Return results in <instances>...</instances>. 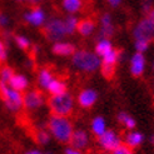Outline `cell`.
<instances>
[{
	"instance_id": "cell-30",
	"label": "cell",
	"mask_w": 154,
	"mask_h": 154,
	"mask_svg": "<svg viewBox=\"0 0 154 154\" xmlns=\"http://www.w3.org/2000/svg\"><path fill=\"white\" fill-rule=\"evenodd\" d=\"M113 154H134L132 152V149H130L128 145H119V147L117 149H114L113 150Z\"/></svg>"
},
{
	"instance_id": "cell-3",
	"label": "cell",
	"mask_w": 154,
	"mask_h": 154,
	"mask_svg": "<svg viewBox=\"0 0 154 154\" xmlns=\"http://www.w3.org/2000/svg\"><path fill=\"white\" fill-rule=\"evenodd\" d=\"M73 64L78 69H82V70L94 72L100 64V60L93 53H89L87 50H80L73 54Z\"/></svg>"
},
{
	"instance_id": "cell-24",
	"label": "cell",
	"mask_w": 154,
	"mask_h": 154,
	"mask_svg": "<svg viewBox=\"0 0 154 154\" xmlns=\"http://www.w3.org/2000/svg\"><path fill=\"white\" fill-rule=\"evenodd\" d=\"M97 53L99 54V55H104V54H106L109 50H112V44L109 40H106V39H102L100 42H99L97 44V48H95Z\"/></svg>"
},
{
	"instance_id": "cell-34",
	"label": "cell",
	"mask_w": 154,
	"mask_h": 154,
	"mask_svg": "<svg viewBox=\"0 0 154 154\" xmlns=\"http://www.w3.org/2000/svg\"><path fill=\"white\" fill-rule=\"evenodd\" d=\"M8 24V19H6V17L5 15H2L0 14V25L2 26H5Z\"/></svg>"
},
{
	"instance_id": "cell-7",
	"label": "cell",
	"mask_w": 154,
	"mask_h": 154,
	"mask_svg": "<svg viewBox=\"0 0 154 154\" xmlns=\"http://www.w3.org/2000/svg\"><path fill=\"white\" fill-rule=\"evenodd\" d=\"M98 142L103 149L109 150V152H113L122 144L120 138L115 134L113 130H105L102 135H99Z\"/></svg>"
},
{
	"instance_id": "cell-38",
	"label": "cell",
	"mask_w": 154,
	"mask_h": 154,
	"mask_svg": "<svg viewBox=\"0 0 154 154\" xmlns=\"http://www.w3.org/2000/svg\"><path fill=\"white\" fill-rule=\"evenodd\" d=\"M150 143H152V144H154V135H152V137H150Z\"/></svg>"
},
{
	"instance_id": "cell-18",
	"label": "cell",
	"mask_w": 154,
	"mask_h": 154,
	"mask_svg": "<svg viewBox=\"0 0 154 154\" xmlns=\"http://www.w3.org/2000/svg\"><path fill=\"white\" fill-rule=\"evenodd\" d=\"M48 90L53 95H60V94L66 93V85H65V83H63L61 80L53 79L48 87Z\"/></svg>"
},
{
	"instance_id": "cell-33",
	"label": "cell",
	"mask_w": 154,
	"mask_h": 154,
	"mask_svg": "<svg viewBox=\"0 0 154 154\" xmlns=\"http://www.w3.org/2000/svg\"><path fill=\"white\" fill-rule=\"evenodd\" d=\"M65 154H82V153H80L79 149L70 147V148H66V149H65Z\"/></svg>"
},
{
	"instance_id": "cell-1",
	"label": "cell",
	"mask_w": 154,
	"mask_h": 154,
	"mask_svg": "<svg viewBox=\"0 0 154 154\" xmlns=\"http://www.w3.org/2000/svg\"><path fill=\"white\" fill-rule=\"evenodd\" d=\"M48 127L50 133L57 140L61 143L70 142V138L73 134V125L65 117H60V115H51Z\"/></svg>"
},
{
	"instance_id": "cell-21",
	"label": "cell",
	"mask_w": 154,
	"mask_h": 154,
	"mask_svg": "<svg viewBox=\"0 0 154 154\" xmlns=\"http://www.w3.org/2000/svg\"><path fill=\"white\" fill-rule=\"evenodd\" d=\"M38 80H39V84L43 88L48 89L49 84L53 80V75H51V73L48 70V69H42L40 73H39V78H38Z\"/></svg>"
},
{
	"instance_id": "cell-31",
	"label": "cell",
	"mask_w": 154,
	"mask_h": 154,
	"mask_svg": "<svg viewBox=\"0 0 154 154\" xmlns=\"http://www.w3.org/2000/svg\"><path fill=\"white\" fill-rule=\"evenodd\" d=\"M135 48H137V50L139 51V53H142V51H144L145 49L148 48V42L137 40V43H135Z\"/></svg>"
},
{
	"instance_id": "cell-11",
	"label": "cell",
	"mask_w": 154,
	"mask_h": 154,
	"mask_svg": "<svg viewBox=\"0 0 154 154\" xmlns=\"http://www.w3.org/2000/svg\"><path fill=\"white\" fill-rule=\"evenodd\" d=\"M97 98H98V95H97V93L94 90L87 89V90H83L82 93L79 94L78 102L83 108H90L97 102Z\"/></svg>"
},
{
	"instance_id": "cell-39",
	"label": "cell",
	"mask_w": 154,
	"mask_h": 154,
	"mask_svg": "<svg viewBox=\"0 0 154 154\" xmlns=\"http://www.w3.org/2000/svg\"><path fill=\"white\" fill-rule=\"evenodd\" d=\"M30 2H33V3H36V2H40V0H30Z\"/></svg>"
},
{
	"instance_id": "cell-22",
	"label": "cell",
	"mask_w": 154,
	"mask_h": 154,
	"mask_svg": "<svg viewBox=\"0 0 154 154\" xmlns=\"http://www.w3.org/2000/svg\"><path fill=\"white\" fill-rule=\"evenodd\" d=\"M118 120L122 123V124H124L128 129H133L135 127V120L130 117V115L124 113V112H122V113L118 114Z\"/></svg>"
},
{
	"instance_id": "cell-19",
	"label": "cell",
	"mask_w": 154,
	"mask_h": 154,
	"mask_svg": "<svg viewBox=\"0 0 154 154\" xmlns=\"http://www.w3.org/2000/svg\"><path fill=\"white\" fill-rule=\"evenodd\" d=\"M84 0H63V8L69 13H76L83 9Z\"/></svg>"
},
{
	"instance_id": "cell-9",
	"label": "cell",
	"mask_w": 154,
	"mask_h": 154,
	"mask_svg": "<svg viewBox=\"0 0 154 154\" xmlns=\"http://www.w3.org/2000/svg\"><path fill=\"white\" fill-rule=\"evenodd\" d=\"M25 20L28 23H30L32 25L39 26V25L43 24L44 20H45V14H44V11L40 9L39 6H36L30 13L25 14Z\"/></svg>"
},
{
	"instance_id": "cell-5",
	"label": "cell",
	"mask_w": 154,
	"mask_h": 154,
	"mask_svg": "<svg viewBox=\"0 0 154 154\" xmlns=\"http://www.w3.org/2000/svg\"><path fill=\"white\" fill-rule=\"evenodd\" d=\"M43 34L50 42H59L61 39H64L66 35L64 21H61L60 19H51L44 26Z\"/></svg>"
},
{
	"instance_id": "cell-8",
	"label": "cell",
	"mask_w": 154,
	"mask_h": 154,
	"mask_svg": "<svg viewBox=\"0 0 154 154\" xmlns=\"http://www.w3.org/2000/svg\"><path fill=\"white\" fill-rule=\"evenodd\" d=\"M23 102L26 109H38L44 104V97L39 90H32L28 91V93L23 97Z\"/></svg>"
},
{
	"instance_id": "cell-17",
	"label": "cell",
	"mask_w": 154,
	"mask_h": 154,
	"mask_svg": "<svg viewBox=\"0 0 154 154\" xmlns=\"http://www.w3.org/2000/svg\"><path fill=\"white\" fill-rule=\"evenodd\" d=\"M144 137L142 133H138V132H132V133H128L125 137V144L128 145L129 148H135L138 145H140L143 143Z\"/></svg>"
},
{
	"instance_id": "cell-32",
	"label": "cell",
	"mask_w": 154,
	"mask_h": 154,
	"mask_svg": "<svg viewBox=\"0 0 154 154\" xmlns=\"http://www.w3.org/2000/svg\"><path fill=\"white\" fill-rule=\"evenodd\" d=\"M5 59H6V49L4 47L3 42H0V64L5 61Z\"/></svg>"
},
{
	"instance_id": "cell-10",
	"label": "cell",
	"mask_w": 154,
	"mask_h": 154,
	"mask_svg": "<svg viewBox=\"0 0 154 154\" xmlns=\"http://www.w3.org/2000/svg\"><path fill=\"white\" fill-rule=\"evenodd\" d=\"M70 144L73 148L82 149L84 147H87L88 144V134L84 130H75L72 134L70 138Z\"/></svg>"
},
{
	"instance_id": "cell-6",
	"label": "cell",
	"mask_w": 154,
	"mask_h": 154,
	"mask_svg": "<svg viewBox=\"0 0 154 154\" xmlns=\"http://www.w3.org/2000/svg\"><path fill=\"white\" fill-rule=\"evenodd\" d=\"M134 38L137 40L152 42L154 39V19L145 18L134 29Z\"/></svg>"
},
{
	"instance_id": "cell-27",
	"label": "cell",
	"mask_w": 154,
	"mask_h": 154,
	"mask_svg": "<svg viewBox=\"0 0 154 154\" xmlns=\"http://www.w3.org/2000/svg\"><path fill=\"white\" fill-rule=\"evenodd\" d=\"M102 73H103V75L105 76L106 79L113 78V75H114V73H115V65L103 63V64H102Z\"/></svg>"
},
{
	"instance_id": "cell-37",
	"label": "cell",
	"mask_w": 154,
	"mask_h": 154,
	"mask_svg": "<svg viewBox=\"0 0 154 154\" xmlns=\"http://www.w3.org/2000/svg\"><path fill=\"white\" fill-rule=\"evenodd\" d=\"M147 13H148V17H147V18L154 19V9H152V10H149V11H147Z\"/></svg>"
},
{
	"instance_id": "cell-29",
	"label": "cell",
	"mask_w": 154,
	"mask_h": 154,
	"mask_svg": "<svg viewBox=\"0 0 154 154\" xmlns=\"http://www.w3.org/2000/svg\"><path fill=\"white\" fill-rule=\"evenodd\" d=\"M15 42H17L18 47L23 50H28L29 49V45H30V42L24 36H15Z\"/></svg>"
},
{
	"instance_id": "cell-12",
	"label": "cell",
	"mask_w": 154,
	"mask_h": 154,
	"mask_svg": "<svg viewBox=\"0 0 154 154\" xmlns=\"http://www.w3.org/2000/svg\"><path fill=\"white\" fill-rule=\"evenodd\" d=\"M130 70L134 76L142 75L144 70V57L142 55V53H137L132 58V65H130Z\"/></svg>"
},
{
	"instance_id": "cell-16",
	"label": "cell",
	"mask_w": 154,
	"mask_h": 154,
	"mask_svg": "<svg viewBox=\"0 0 154 154\" xmlns=\"http://www.w3.org/2000/svg\"><path fill=\"white\" fill-rule=\"evenodd\" d=\"M9 84H10V87L14 90L23 91V90H25L26 87H28V79L25 78L24 75H14L13 78L10 79Z\"/></svg>"
},
{
	"instance_id": "cell-2",
	"label": "cell",
	"mask_w": 154,
	"mask_h": 154,
	"mask_svg": "<svg viewBox=\"0 0 154 154\" xmlns=\"http://www.w3.org/2000/svg\"><path fill=\"white\" fill-rule=\"evenodd\" d=\"M49 108L54 115L66 117L73 110V97L69 93H64L60 95H53L48 100Z\"/></svg>"
},
{
	"instance_id": "cell-28",
	"label": "cell",
	"mask_w": 154,
	"mask_h": 154,
	"mask_svg": "<svg viewBox=\"0 0 154 154\" xmlns=\"http://www.w3.org/2000/svg\"><path fill=\"white\" fill-rule=\"evenodd\" d=\"M36 142L39 144H48V142L50 140V135L45 132V130H39V132H36Z\"/></svg>"
},
{
	"instance_id": "cell-14",
	"label": "cell",
	"mask_w": 154,
	"mask_h": 154,
	"mask_svg": "<svg viewBox=\"0 0 154 154\" xmlns=\"http://www.w3.org/2000/svg\"><path fill=\"white\" fill-rule=\"evenodd\" d=\"M114 32V28L112 25V18L109 14L103 15L102 18V29H100V38L112 36Z\"/></svg>"
},
{
	"instance_id": "cell-15",
	"label": "cell",
	"mask_w": 154,
	"mask_h": 154,
	"mask_svg": "<svg viewBox=\"0 0 154 154\" xmlns=\"http://www.w3.org/2000/svg\"><path fill=\"white\" fill-rule=\"evenodd\" d=\"M94 21L91 19H84V20H80L78 23V26H76V30L80 33V35L83 36H88L91 34V32L94 30Z\"/></svg>"
},
{
	"instance_id": "cell-4",
	"label": "cell",
	"mask_w": 154,
	"mask_h": 154,
	"mask_svg": "<svg viewBox=\"0 0 154 154\" xmlns=\"http://www.w3.org/2000/svg\"><path fill=\"white\" fill-rule=\"evenodd\" d=\"M0 98L4 100L8 109H10L11 112H18L23 106V104H24L23 95L20 94V91H17L13 88H9L2 80H0Z\"/></svg>"
},
{
	"instance_id": "cell-25",
	"label": "cell",
	"mask_w": 154,
	"mask_h": 154,
	"mask_svg": "<svg viewBox=\"0 0 154 154\" xmlns=\"http://www.w3.org/2000/svg\"><path fill=\"white\" fill-rule=\"evenodd\" d=\"M78 23H79V20L76 19L75 17H69V18H66V20L64 21L66 34H73V33L75 32L76 26H78Z\"/></svg>"
},
{
	"instance_id": "cell-20",
	"label": "cell",
	"mask_w": 154,
	"mask_h": 154,
	"mask_svg": "<svg viewBox=\"0 0 154 154\" xmlns=\"http://www.w3.org/2000/svg\"><path fill=\"white\" fill-rule=\"evenodd\" d=\"M91 129H93V133L98 137L102 135L105 132V120L102 117H97L91 123Z\"/></svg>"
},
{
	"instance_id": "cell-13",
	"label": "cell",
	"mask_w": 154,
	"mask_h": 154,
	"mask_svg": "<svg viewBox=\"0 0 154 154\" xmlns=\"http://www.w3.org/2000/svg\"><path fill=\"white\" fill-rule=\"evenodd\" d=\"M53 53L57 54V55H70V54L75 53V47L73 44L69 43H57L53 47Z\"/></svg>"
},
{
	"instance_id": "cell-23",
	"label": "cell",
	"mask_w": 154,
	"mask_h": 154,
	"mask_svg": "<svg viewBox=\"0 0 154 154\" xmlns=\"http://www.w3.org/2000/svg\"><path fill=\"white\" fill-rule=\"evenodd\" d=\"M119 55H120V53L118 51V50H114V49H112V50H109L106 54H104L103 55V63H106V64H113V65H115V63L118 61V58H119Z\"/></svg>"
},
{
	"instance_id": "cell-36",
	"label": "cell",
	"mask_w": 154,
	"mask_h": 154,
	"mask_svg": "<svg viewBox=\"0 0 154 154\" xmlns=\"http://www.w3.org/2000/svg\"><path fill=\"white\" fill-rule=\"evenodd\" d=\"M25 154H48V153H42L39 150H30V152H26Z\"/></svg>"
},
{
	"instance_id": "cell-35",
	"label": "cell",
	"mask_w": 154,
	"mask_h": 154,
	"mask_svg": "<svg viewBox=\"0 0 154 154\" xmlns=\"http://www.w3.org/2000/svg\"><path fill=\"white\" fill-rule=\"evenodd\" d=\"M108 2H109V4H110L112 6H117V5H119L120 0H108Z\"/></svg>"
},
{
	"instance_id": "cell-26",
	"label": "cell",
	"mask_w": 154,
	"mask_h": 154,
	"mask_svg": "<svg viewBox=\"0 0 154 154\" xmlns=\"http://www.w3.org/2000/svg\"><path fill=\"white\" fill-rule=\"evenodd\" d=\"M13 76H14V70L10 66H4L2 70H0V80L4 82L5 84L9 83Z\"/></svg>"
}]
</instances>
